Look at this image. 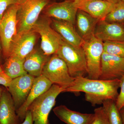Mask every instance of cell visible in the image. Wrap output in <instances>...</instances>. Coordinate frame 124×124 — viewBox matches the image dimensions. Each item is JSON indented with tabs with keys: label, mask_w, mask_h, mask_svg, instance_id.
I'll use <instances>...</instances> for the list:
<instances>
[{
	"label": "cell",
	"mask_w": 124,
	"mask_h": 124,
	"mask_svg": "<svg viewBox=\"0 0 124 124\" xmlns=\"http://www.w3.org/2000/svg\"><path fill=\"white\" fill-rule=\"evenodd\" d=\"M51 0H23L17 14V33L31 31Z\"/></svg>",
	"instance_id": "cell-2"
},
{
	"label": "cell",
	"mask_w": 124,
	"mask_h": 124,
	"mask_svg": "<svg viewBox=\"0 0 124 124\" xmlns=\"http://www.w3.org/2000/svg\"><path fill=\"white\" fill-rule=\"evenodd\" d=\"M120 0L122 1H124V0Z\"/></svg>",
	"instance_id": "cell-36"
},
{
	"label": "cell",
	"mask_w": 124,
	"mask_h": 124,
	"mask_svg": "<svg viewBox=\"0 0 124 124\" xmlns=\"http://www.w3.org/2000/svg\"><path fill=\"white\" fill-rule=\"evenodd\" d=\"M103 0L106 1H108V2H111V3H113V4H116L118 2L119 0Z\"/></svg>",
	"instance_id": "cell-31"
},
{
	"label": "cell",
	"mask_w": 124,
	"mask_h": 124,
	"mask_svg": "<svg viewBox=\"0 0 124 124\" xmlns=\"http://www.w3.org/2000/svg\"><path fill=\"white\" fill-rule=\"evenodd\" d=\"M124 75V58L107 53L102 55L101 72L99 79H120Z\"/></svg>",
	"instance_id": "cell-12"
},
{
	"label": "cell",
	"mask_w": 124,
	"mask_h": 124,
	"mask_svg": "<svg viewBox=\"0 0 124 124\" xmlns=\"http://www.w3.org/2000/svg\"><path fill=\"white\" fill-rule=\"evenodd\" d=\"M120 80V91L116 101V107L119 111L124 107V75Z\"/></svg>",
	"instance_id": "cell-26"
},
{
	"label": "cell",
	"mask_w": 124,
	"mask_h": 124,
	"mask_svg": "<svg viewBox=\"0 0 124 124\" xmlns=\"http://www.w3.org/2000/svg\"><path fill=\"white\" fill-rule=\"evenodd\" d=\"M81 47L86 59L88 78L99 79L101 72V60L103 52V42L93 35L84 40Z\"/></svg>",
	"instance_id": "cell-6"
},
{
	"label": "cell",
	"mask_w": 124,
	"mask_h": 124,
	"mask_svg": "<svg viewBox=\"0 0 124 124\" xmlns=\"http://www.w3.org/2000/svg\"><path fill=\"white\" fill-rule=\"evenodd\" d=\"M53 112L62 122L66 124H91L95 118L93 113H82L72 110L64 105L54 108Z\"/></svg>",
	"instance_id": "cell-16"
},
{
	"label": "cell",
	"mask_w": 124,
	"mask_h": 124,
	"mask_svg": "<svg viewBox=\"0 0 124 124\" xmlns=\"http://www.w3.org/2000/svg\"><path fill=\"white\" fill-rule=\"evenodd\" d=\"M37 33L31 30L17 33L11 42L10 49V56H14L24 59L34 49Z\"/></svg>",
	"instance_id": "cell-11"
},
{
	"label": "cell",
	"mask_w": 124,
	"mask_h": 124,
	"mask_svg": "<svg viewBox=\"0 0 124 124\" xmlns=\"http://www.w3.org/2000/svg\"><path fill=\"white\" fill-rule=\"evenodd\" d=\"M47 17L38 19L32 30L41 37V49L48 56L56 54L63 39L53 29Z\"/></svg>",
	"instance_id": "cell-7"
},
{
	"label": "cell",
	"mask_w": 124,
	"mask_h": 124,
	"mask_svg": "<svg viewBox=\"0 0 124 124\" xmlns=\"http://www.w3.org/2000/svg\"><path fill=\"white\" fill-rule=\"evenodd\" d=\"M108 22L120 23L124 22V2L119 0L115 7L105 18Z\"/></svg>",
	"instance_id": "cell-23"
},
{
	"label": "cell",
	"mask_w": 124,
	"mask_h": 124,
	"mask_svg": "<svg viewBox=\"0 0 124 124\" xmlns=\"http://www.w3.org/2000/svg\"><path fill=\"white\" fill-rule=\"evenodd\" d=\"M35 78L27 73L11 81L7 90L13 100L16 110L26 100Z\"/></svg>",
	"instance_id": "cell-10"
},
{
	"label": "cell",
	"mask_w": 124,
	"mask_h": 124,
	"mask_svg": "<svg viewBox=\"0 0 124 124\" xmlns=\"http://www.w3.org/2000/svg\"><path fill=\"white\" fill-rule=\"evenodd\" d=\"M24 60L16 56H10L2 67L3 71L12 79L26 75L28 73L23 67Z\"/></svg>",
	"instance_id": "cell-21"
},
{
	"label": "cell",
	"mask_w": 124,
	"mask_h": 124,
	"mask_svg": "<svg viewBox=\"0 0 124 124\" xmlns=\"http://www.w3.org/2000/svg\"><path fill=\"white\" fill-rule=\"evenodd\" d=\"M76 21L78 33L83 40H85L94 35L96 26L100 20L85 11L78 9Z\"/></svg>",
	"instance_id": "cell-20"
},
{
	"label": "cell",
	"mask_w": 124,
	"mask_h": 124,
	"mask_svg": "<svg viewBox=\"0 0 124 124\" xmlns=\"http://www.w3.org/2000/svg\"><path fill=\"white\" fill-rule=\"evenodd\" d=\"M13 79L4 72H0V85L8 89Z\"/></svg>",
	"instance_id": "cell-28"
},
{
	"label": "cell",
	"mask_w": 124,
	"mask_h": 124,
	"mask_svg": "<svg viewBox=\"0 0 124 124\" xmlns=\"http://www.w3.org/2000/svg\"><path fill=\"white\" fill-rule=\"evenodd\" d=\"M51 56L46 55L41 49L34 48L24 59V70L35 77L39 76L42 75L44 67Z\"/></svg>",
	"instance_id": "cell-18"
},
{
	"label": "cell",
	"mask_w": 124,
	"mask_h": 124,
	"mask_svg": "<svg viewBox=\"0 0 124 124\" xmlns=\"http://www.w3.org/2000/svg\"><path fill=\"white\" fill-rule=\"evenodd\" d=\"M120 112L122 119V124H124V107L120 110Z\"/></svg>",
	"instance_id": "cell-30"
},
{
	"label": "cell",
	"mask_w": 124,
	"mask_h": 124,
	"mask_svg": "<svg viewBox=\"0 0 124 124\" xmlns=\"http://www.w3.org/2000/svg\"><path fill=\"white\" fill-rule=\"evenodd\" d=\"M94 35L103 42H124V26L119 23L100 20L95 28Z\"/></svg>",
	"instance_id": "cell-14"
},
{
	"label": "cell",
	"mask_w": 124,
	"mask_h": 124,
	"mask_svg": "<svg viewBox=\"0 0 124 124\" xmlns=\"http://www.w3.org/2000/svg\"><path fill=\"white\" fill-rule=\"evenodd\" d=\"M63 91L60 86L53 85L32 103L28 110L31 111L33 124H50L49 115L55 105L57 97Z\"/></svg>",
	"instance_id": "cell-4"
},
{
	"label": "cell",
	"mask_w": 124,
	"mask_h": 124,
	"mask_svg": "<svg viewBox=\"0 0 124 124\" xmlns=\"http://www.w3.org/2000/svg\"><path fill=\"white\" fill-rule=\"evenodd\" d=\"M102 107L110 124H122L120 111L116 107L115 101L108 99L102 103Z\"/></svg>",
	"instance_id": "cell-22"
},
{
	"label": "cell",
	"mask_w": 124,
	"mask_h": 124,
	"mask_svg": "<svg viewBox=\"0 0 124 124\" xmlns=\"http://www.w3.org/2000/svg\"><path fill=\"white\" fill-rule=\"evenodd\" d=\"M3 89H4V88H2L1 87H0V97L1 95Z\"/></svg>",
	"instance_id": "cell-33"
},
{
	"label": "cell",
	"mask_w": 124,
	"mask_h": 124,
	"mask_svg": "<svg viewBox=\"0 0 124 124\" xmlns=\"http://www.w3.org/2000/svg\"><path fill=\"white\" fill-rule=\"evenodd\" d=\"M1 51H2V46H1V42L0 38V54L1 53Z\"/></svg>",
	"instance_id": "cell-32"
},
{
	"label": "cell",
	"mask_w": 124,
	"mask_h": 124,
	"mask_svg": "<svg viewBox=\"0 0 124 124\" xmlns=\"http://www.w3.org/2000/svg\"><path fill=\"white\" fill-rule=\"evenodd\" d=\"M120 79L104 80L92 79L88 78H75L73 84L64 90V92L85 93V100L93 106L102 104L105 100L116 101L119 95Z\"/></svg>",
	"instance_id": "cell-1"
},
{
	"label": "cell",
	"mask_w": 124,
	"mask_h": 124,
	"mask_svg": "<svg viewBox=\"0 0 124 124\" xmlns=\"http://www.w3.org/2000/svg\"><path fill=\"white\" fill-rule=\"evenodd\" d=\"M52 85L51 82L42 75L35 78L26 100L16 110L20 123L24 120L31 104L36 99L48 90Z\"/></svg>",
	"instance_id": "cell-13"
},
{
	"label": "cell",
	"mask_w": 124,
	"mask_h": 124,
	"mask_svg": "<svg viewBox=\"0 0 124 124\" xmlns=\"http://www.w3.org/2000/svg\"><path fill=\"white\" fill-rule=\"evenodd\" d=\"M103 45L105 53L124 58V42L105 41Z\"/></svg>",
	"instance_id": "cell-24"
},
{
	"label": "cell",
	"mask_w": 124,
	"mask_h": 124,
	"mask_svg": "<svg viewBox=\"0 0 124 124\" xmlns=\"http://www.w3.org/2000/svg\"><path fill=\"white\" fill-rule=\"evenodd\" d=\"M53 29L68 43L77 47H81L84 40L77 31L74 25L68 22L53 19Z\"/></svg>",
	"instance_id": "cell-19"
},
{
	"label": "cell",
	"mask_w": 124,
	"mask_h": 124,
	"mask_svg": "<svg viewBox=\"0 0 124 124\" xmlns=\"http://www.w3.org/2000/svg\"><path fill=\"white\" fill-rule=\"evenodd\" d=\"M78 10L75 2L70 0L48 5L43 10L46 17L65 21L73 25Z\"/></svg>",
	"instance_id": "cell-9"
},
{
	"label": "cell",
	"mask_w": 124,
	"mask_h": 124,
	"mask_svg": "<svg viewBox=\"0 0 124 124\" xmlns=\"http://www.w3.org/2000/svg\"><path fill=\"white\" fill-rule=\"evenodd\" d=\"M56 54L66 63L72 77H85L87 74L86 59L82 47L73 46L63 40Z\"/></svg>",
	"instance_id": "cell-3"
},
{
	"label": "cell",
	"mask_w": 124,
	"mask_h": 124,
	"mask_svg": "<svg viewBox=\"0 0 124 124\" xmlns=\"http://www.w3.org/2000/svg\"><path fill=\"white\" fill-rule=\"evenodd\" d=\"M95 118L91 124H110L102 107L94 110Z\"/></svg>",
	"instance_id": "cell-25"
},
{
	"label": "cell",
	"mask_w": 124,
	"mask_h": 124,
	"mask_svg": "<svg viewBox=\"0 0 124 124\" xmlns=\"http://www.w3.org/2000/svg\"><path fill=\"white\" fill-rule=\"evenodd\" d=\"M19 124H33L31 111H28L24 120Z\"/></svg>",
	"instance_id": "cell-29"
},
{
	"label": "cell",
	"mask_w": 124,
	"mask_h": 124,
	"mask_svg": "<svg viewBox=\"0 0 124 124\" xmlns=\"http://www.w3.org/2000/svg\"><path fill=\"white\" fill-rule=\"evenodd\" d=\"M70 0L74 2H76L77 1H79L80 0Z\"/></svg>",
	"instance_id": "cell-35"
},
{
	"label": "cell",
	"mask_w": 124,
	"mask_h": 124,
	"mask_svg": "<svg viewBox=\"0 0 124 124\" xmlns=\"http://www.w3.org/2000/svg\"><path fill=\"white\" fill-rule=\"evenodd\" d=\"M18 4L10 6L0 20V38L2 53L7 59L10 56L11 42L17 33V14Z\"/></svg>",
	"instance_id": "cell-8"
},
{
	"label": "cell",
	"mask_w": 124,
	"mask_h": 124,
	"mask_svg": "<svg viewBox=\"0 0 124 124\" xmlns=\"http://www.w3.org/2000/svg\"><path fill=\"white\" fill-rule=\"evenodd\" d=\"M23 0H0V20L7 8L13 5L19 4Z\"/></svg>",
	"instance_id": "cell-27"
},
{
	"label": "cell",
	"mask_w": 124,
	"mask_h": 124,
	"mask_svg": "<svg viewBox=\"0 0 124 124\" xmlns=\"http://www.w3.org/2000/svg\"><path fill=\"white\" fill-rule=\"evenodd\" d=\"M74 2L78 10L100 20H104L116 5L103 0H80Z\"/></svg>",
	"instance_id": "cell-15"
},
{
	"label": "cell",
	"mask_w": 124,
	"mask_h": 124,
	"mask_svg": "<svg viewBox=\"0 0 124 124\" xmlns=\"http://www.w3.org/2000/svg\"><path fill=\"white\" fill-rule=\"evenodd\" d=\"M4 71H3V69H2V67L1 66H0V72H4Z\"/></svg>",
	"instance_id": "cell-34"
},
{
	"label": "cell",
	"mask_w": 124,
	"mask_h": 124,
	"mask_svg": "<svg viewBox=\"0 0 124 124\" xmlns=\"http://www.w3.org/2000/svg\"><path fill=\"white\" fill-rule=\"evenodd\" d=\"M42 75L53 85L62 88L63 91L73 84L75 79L69 74L66 63L56 54L51 55L46 62Z\"/></svg>",
	"instance_id": "cell-5"
},
{
	"label": "cell",
	"mask_w": 124,
	"mask_h": 124,
	"mask_svg": "<svg viewBox=\"0 0 124 124\" xmlns=\"http://www.w3.org/2000/svg\"><path fill=\"white\" fill-rule=\"evenodd\" d=\"M14 103L7 89L0 97V124H19Z\"/></svg>",
	"instance_id": "cell-17"
}]
</instances>
